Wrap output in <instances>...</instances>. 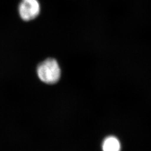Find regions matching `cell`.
<instances>
[{
  "mask_svg": "<svg viewBox=\"0 0 151 151\" xmlns=\"http://www.w3.org/2000/svg\"><path fill=\"white\" fill-rule=\"evenodd\" d=\"M121 145L119 140L114 136H109L103 142V151H120Z\"/></svg>",
  "mask_w": 151,
  "mask_h": 151,
  "instance_id": "obj_3",
  "label": "cell"
},
{
  "mask_svg": "<svg viewBox=\"0 0 151 151\" xmlns=\"http://www.w3.org/2000/svg\"><path fill=\"white\" fill-rule=\"evenodd\" d=\"M40 11L38 0H22L19 6V12L22 19L29 22L35 19Z\"/></svg>",
  "mask_w": 151,
  "mask_h": 151,
  "instance_id": "obj_2",
  "label": "cell"
},
{
  "mask_svg": "<svg viewBox=\"0 0 151 151\" xmlns=\"http://www.w3.org/2000/svg\"><path fill=\"white\" fill-rule=\"evenodd\" d=\"M37 74L42 82L47 84H54L60 80V66L56 60L49 58L38 65Z\"/></svg>",
  "mask_w": 151,
  "mask_h": 151,
  "instance_id": "obj_1",
  "label": "cell"
}]
</instances>
